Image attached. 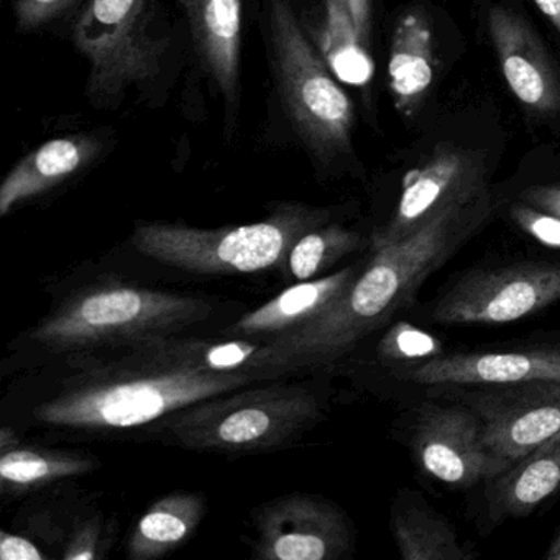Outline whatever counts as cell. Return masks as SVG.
Listing matches in <instances>:
<instances>
[{
  "label": "cell",
  "instance_id": "obj_16",
  "mask_svg": "<svg viewBox=\"0 0 560 560\" xmlns=\"http://www.w3.org/2000/svg\"><path fill=\"white\" fill-rule=\"evenodd\" d=\"M560 487V432L487 480L488 517L500 523L536 511Z\"/></svg>",
  "mask_w": 560,
  "mask_h": 560
},
{
  "label": "cell",
  "instance_id": "obj_2",
  "mask_svg": "<svg viewBox=\"0 0 560 560\" xmlns=\"http://www.w3.org/2000/svg\"><path fill=\"white\" fill-rule=\"evenodd\" d=\"M258 370L219 372L186 355L149 372L97 376L35 409L37 421L73 429H129L244 388Z\"/></svg>",
  "mask_w": 560,
  "mask_h": 560
},
{
  "label": "cell",
  "instance_id": "obj_14",
  "mask_svg": "<svg viewBox=\"0 0 560 560\" xmlns=\"http://www.w3.org/2000/svg\"><path fill=\"white\" fill-rule=\"evenodd\" d=\"M488 31L511 93L537 116L560 113V77L533 28L510 9L491 8Z\"/></svg>",
  "mask_w": 560,
  "mask_h": 560
},
{
  "label": "cell",
  "instance_id": "obj_10",
  "mask_svg": "<svg viewBox=\"0 0 560 560\" xmlns=\"http://www.w3.org/2000/svg\"><path fill=\"white\" fill-rule=\"evenodd\" d=\"M411 447L425 474L454 488L474 487L514 464L488 451L480 418L462 402L421 406L412 425Z\"/></svg>",
  "mask_w": 560,
  "mask_h": 560
},
{
  "label": "cell",
  "instance_id": "obj_17",
  "mask_svg": "<svg viewBox=\"0 0 560 560\" xmlns=\"http://www.w3.org/2000/svg\"><path fill=\"white\" fill-rule=\"evenodd\" d=\"M357 267L288 288L237 320L229 332L238 336H283L323 316L355 281Z\"/></svg>",
  "mask_w": 560,
  "mask_h": 560
},
{
  "label": "cell",
  "instance_id": "obj_18",
  "mask_svg": "<svg viewBox=\"0 0 560 560\" xmlns=\"http://www.w3.org/2000/svg\"><path fill=\"white\" fill-rule=\"evenodd\" d=\"M100 143L93 137L73 136L50 140L25 156L0 185V215L28 199L61 185L93 162Z\"/></svg>",
  "mask_w": 560,
  "mask_h": 560
},
{
  "label": "cell",
  "instance_id": "obj_3",
  "mask_svg": "<svg viewBox=\"0 0 560 560\" xmlns=\"http://www.w3.org/2000/svg\"><path fill=\"white\" fill-rule=\"evenodd\" d=\"M211 306L186 294L104 284L65 301L32 339L55 350L147 342L208 319Z\"/></svg>",
  "mask_w": 560,
  "mask_h": 560
},
{
  "label": "cell",
  "instance_id": "obj_27",
  "mask_svg": "<svg viewBox=\"0 0 560 560\" xmlns=\"http://www.w3.org/2000/svg\"><path fill=\"white\" fill-rule=\"evenodd\" d=\"M511 219L517 228L523 229L527 235L536 238L540 244L560 250V218L540 211L526 202H517L511 208Z\"/></svg>",
  "mask_w": 560,
  "mask_h": 560
},
{
  "label": "cell",
  "instance_id": "obj_19",
  "mask_svg": "<svg viewBox=\"0 0 560 560\" xmlns=\"http://www.w3.org/2000/svg\"><path fill=\"white\" fill-rule=\"evenodd\" d=\"M388 78L396 109L409 119L418 113L434 80L432 31L421 12H408L396 22Z\"/></svg>",
  "mask_w": 560,
  "mask_h": 560
},
{
  "label": "cell",
  "instance_id": "obj_11",
  "mask_svg": "<svg viewBox=\"0 0 560 560\" xmlns=\"http://www.w3.org/2000/svg\"><path fill=\"white\" fill-rule=\"evenodd\" d=\"M487 189L480 156L452 147H439L424 165L405 176L395 212L373 234L372 248L409 237L442 209L475 198Z\"/></svg>",
  "mask_w": 560,
  "mask_h": 560
},
{
  "label": "cell",
  "instance_id": "obj_30",
  "mask_svg": "<svg viewBox=\"0 0 560 560\" xmlns=\"http://www.w3.org/2000/svg\"><path fill=\"white\" fill-rule=\"evenodd\" d=\"M97 542H100V529L96 524H88L71 540L67 552H65V559H96Z\"/></svg>",
  "mask_w": 560,
  "mask_h": 560
},
{
  "label": "cell",
  "instance_id": "obj_8",
  "mask_svg": "<svg viewBox=\"0 0 560 560\" xmlns=\"http://www.w3.org/2000/svg\"><path fill=\"white\" fill-rule=\"evenodd\" d=\"M560 301V265L521 261L468 271L428 307L442 326H497L524 319Z\"/></svg>",
  "mask_w": 560,
  "mask_h": 560
},
{
  "label": "cell",
  "instance_id": "obj_25",
  "mask_svg": "<svg viewBox=\"0 0 560 560\" xmlns=\"http://www.w3.org/2000/svg\"><path fill=\"white\" fill-rule=\"evenodd\" d=\"M380 353L386 360L415 363L439 355L441 343L434 337L409 326V324H399V326L393 327L392 332L382 340Z\"/></svg>",
  "mask_w": 560,
  "mask_h": 560
},
{
  "label": "cell",
  "instance_id": "obj_7",
  "mask_svg": "<svg viewBox=\"0 0 560 560\" xmlns=\"http://www.w3.org/2000/svg\"><path fill=\"white\" fill-rule=\"evenodd\" d=\"M319 416V402L303 388H265L206 399L176 416L168 428L192 448L264 451L293 438Z\"/></svg>",
  "mask_w": 560,
  "mask_h": 560
},
{
  "label": "cell",
  "instance_id": "obj_1",
  "mask_svg": "<svg viewBox=\"0 0 560 560\" xmlns=\"http://www.w3.org/2000/svg\"><path fill=\"white\" fill-rule=\"evenodd\" d=\"M490 189L454 202L415 234L373 248L349 290L313 323L261 343L255 369L291 370L339 359L415 303L429 277L444 267L493 214Z\"/></svg>",
  "mask_w": 560,
  "mask_h": 560
},
{
  "label": "cell",
  "instance_id": "obj_15",
  "mask_svg": "<svg viewBox=\"0 0 560 560\" xmlns=\"http://www.w3.org/2000/svg\"><path fill=\"white\" fill-rule=\"evenodd\" d=\"M196 51L229 106L241 93L242 0H179Z\"/></svg>",
  "mask_w": 560,
  "mask_h": 560
},
{
  "label": "cell",
  "instance_id": "obj_9",
  "mask_svg": "<svg viewBox=\"0 0 560 560\" xmlns=\"http://www.w3.org/2000/svg\"><path fill=\"white\" fill-rule=\"evenodd\" d=\"M444 398L474 409L488 451L513 462L560 432V382L480 386Z\"/></svg>",
  "mask_w": 560,
  "mask_h": 560
},
{
  "label": "cell",
  "instance_id": "obj_31",
  "mask_svg": "<svg viewBox=\"0 0 560 560\" xmlns=\"http://www.w3.org/2000/svg\"><path fill=\"white\" fill-rule=\"evenodd\" d=\"M523 202L560 218V186H537L523 192Z\"/></svg>",
  "mask_w": 560,
  "mask_h": 560
},
{
  "label": "cell",
  "instance_id": "obj_29",
  "mask_svg": "<svg viewBox=\"0 0 560 560\" xmlns=\"http://www.w3.org/2000/svg\"><path fill=\"white\" fill-rule=\"evenodd\" d=\"M0 559L2 560H44L45 553L25 537L0 533Z\"/></svg>",
  "mask_w": 560,
  "mask_h": 560
},
{
  "label": "cell",
  "instance_id": "obj_32",
  "mask_svg": "<svg viewBox=\"0 0 560 560\" xmlns=\"http://www.w3.org/2000/svg\"><path fill=\"white\" fill-rule=\"evenodd\" d=\"M350 12H352L353 22H355L357 32L363 44L370 38V27H372V4L370 0H349Z\"/></svg>",
  "mask_w": 560,
  "mask_h": 560
},
{
  "label": "cell",
  "instance_id": "obj_22",
  "mask_svg": "<svg viewBox=\"0 0 560 560\" xmlns=\"http://www.w3.org/2000/svg\"><path fill=\"white\" fill-rule=\"evenodd\" d=\"M317 45L337 81L353 88L369 86L375 65L357 32L349 0H326V18Z\"/></svg>",
  "mask_w": 560,
  "mask_h": 560
},
{
  "label": "cell",
  "instance_id": "obj_20",
  "mask_svg": "<svg viewBox=\"0 0 560 560\" xmlns=\"http://www.w3.org/2000/svg\"><path fill=\"white\" fill-rule=\"evenodd\" d=\"M393 536L405 560H471L477 552L458 540L457 533L442 514L419 493L399 497L393 508Z\"/></svg>",
  "mask_w": 560,
  "mask_h": 560
},
{
  "label": "cell",
  "instance_id": "obj_26",
  "mask_svg": "<svg viewBox=\"0 0 560 560\" xmlns=\"http://www.w3.org/2000/svg\"><path fill=\"white\" fill-rule=\"evenodd\" d=\"M260 347L257 343L237 340V342L215 343V346L205 347V349L198 347L186 355L191 357L192 360L202 363V365L209 366V369L219 370V372L257 370L254 363Z\"/></svg>",
  "mask_w": 560,
  "mask_h": 560
},
{
  "label": "cell",
  "instance_id": "obj_6",
  "mask_svg": "<svg viewBox=\"0 0 560 560\" xmlns=\"http://www.w3.org/2000/svg\"><path fill=\"white\" fill-rule=\"evenodd\" d=\"M270 35L281 96L298 132L319 159L346 153L355 119L352 101L284 0L271 2Z\"/></svg>",
  "mask_w": 560,
  "mask_h": 560
},
{
  "label": "cell",
  "instance_id": "obj_34",
  "mask_svg": "<svg viewBox=\"0 0 560 560\" xmlns=\"http://www.w3.org/2000/svg\"><path fill=\"white\" fill-rule=\"evenodd\" d=\"M547 560H560V527L546 552Z\"/></svg>",
  "mask_w": 560,
  "mask_h": 560
},
{
  "label": "cell",
  "instance_id": "obj_23",
  "mask_svg": "<svg viewBox=\"0 0 560 560\" xmlns=\"http://www.w3.org/2000/svg\"><path fill=\"white\" fill-rule=\"evenodd\" d=\"M362 247V237L342 225L311 229L288 255V268L296 280L307 281L329 270L336 261Z\"/></svg>",
  "mask_w": 560,
  "mask_h": 560
},
{
  "label": "cell",
  "instance_id": "obj_12",
  "mask_svg": "<svg viewBox=\"0 0 560 560\" xmlns=\"http://www.w3.org/2000/svg\"><path fill=\"white\" fill-rule=\"evenodd\" d=\"M346 514L307 494L275 500L258 517L257 550L270 560H337L352 549Z\"/></svg>",
  "mask_w": 560,
  "mask_h": 560
},
{
  "label": "cell",
  "instance_id": "obj_5",
  "mask_svg": "<svg viewBox=\"0 0 560 560\" xmlns=\"http://www.w3.org/2000/svg\"><path fill=\"white\" fill-rule=\"evenodd\" d=\"M159 8V0H84L71 38L90 67L91 103L117 104L129 88L155 80L170 47Z\"/></svg>",
  "mask_w": 560,
  "mask_h": 560
},
{
  "label": "cell",
  "instance_id": "obj_13",
  "mask_svg": "<svg viewBox=\"0 0 560 560\" xmlns=\"http://www.w3.org/2000/svg\"><path fill=\"white\" fill-rule=\"evenodd\" d=\"M398 378L424 386H494L526 382H560V347L458 352L405 363Z\"/></svg>",
  "mask_w": 560,
  "mask_h": 560
},
{
  "label": "cell",
  "instance_id": "obj_4",
  "mask_svg": "<svg viewBox=\"0 0 560 560\" xmlns=\"http://www.w3.org/2000/svg\"><path fill=\"white\" fill-rule=\"evenodd\" d=\"M326 221L303 206L278 209L267 221L222 229L142 224L133 234L140 254L191 273H255L287 260L301 235Z\"/></svg>",
  "mask_w": 560,
  "mask_h": 560
},
{
  "label": "cell",
  "instance_id": "obj_24",
  "mask_svg": "<svg viewBox=\"0 0 560 560\" xmlns=\"http://www.w3.org/2000/svg\"><path fill=\"white\" fill-rule=\"evenodd\" d=\"M93 460L77 457V455L12 448V451L2 452L0 478L4 485L28 488L86 474L93 470Z\"/></svg>",
  "mask_w": 560,
  "mask_h": 560
},
{
  "label": "cell",
  "instance_id": "obj_21",
  "mask_svg": "<svg viewBox=\"0 0 560 560\" xmlns=\"http://www.w3.org/2000/svg\"><path fill=\"white\" fill-rule=\"evenodd\" d=\"M205 514V500L198 493H172L152 504L140 517L129 542V556L137 560L156 559L185 542Z\"/></svg>",
  "mask_w": 560,
  "mask_h": 560
},
{
  "label": "cell",
  "instance_id": "obj_33",
  "mask_svg": "<svg viewBox=\"0 0 560 560\" xmlns=\"http://www.w3.org/2000/svg\"><path fill=\"white\" fill-rule=\"evenodd\" d=\"M534 2L560 37V0H534Z\"/></svg>",
  "mask_w": 560,
  "mask_h": 560
},
{
  "label": "cell",
  "instance_id": "obj_28",
  "mask_svg": "<svg viewBox=\"0 0 560 560\" xmlns=\"http://www.w3.org/2000/svg\"><path fill=\"white\" fill-rule=\"evenodd\" d=\"M80 0H18L15 22L21 32L37 31L70 11Z\"/></svg>",
  "mask_w": 560,
  "mask_h": 560
}]
</instances>
